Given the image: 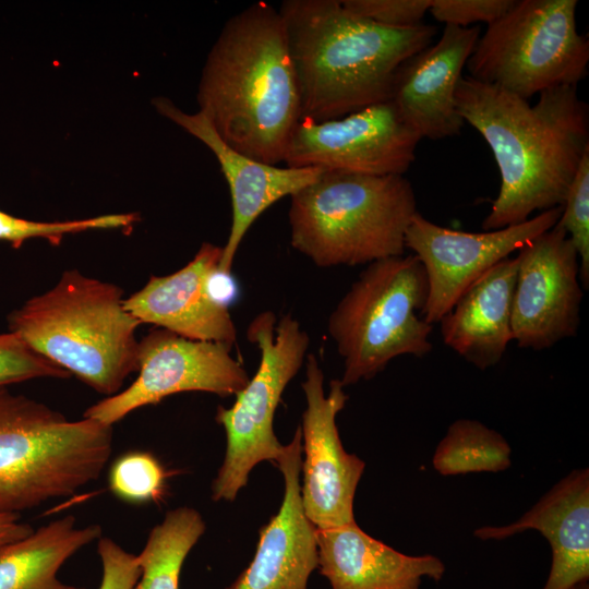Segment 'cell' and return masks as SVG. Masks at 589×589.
Returning a JSON list of instances; mask_svg holds the SVG:
<instances>
[{"label":"cell","instance_id":"cell-16","mask_svg":"<svg viewBox=\"0 0 589 589\" xmlns=\"http://www.w3.org/2000/svg\"><path fill=\"white\" fill-rule=\"evenodd\" d=\"M479 37V26L445 25L436 44L397 70L390 100L421 139L456 136L465 125L456 109L455 92Z\"/></svg>","mask_w":589,"mask_h":589},{"label":"cell","instance_id":"cell-19","mask_svg":"<svg viewBox=\"0 0 589 589\" xmlns=\"http://www.w3.org/2000/svg\"><path fill=\"white\" fill-rule=\"evenodd\" d=\"M539 531L552 552L542 589H570L589 579V471L573 470L520 519L507 526H485L481 540H503L526 530Z\"/></svg>","mask_w":589,"mask_h":589},{"label":"cell","instance_id":"cell-7","mask_svg":"<svg viewBox=\"0 0 589 589\" xmlns=\"http://www.w3.org/2000/svg\"><path fill=\"white\" fill-rule=\"evenodd\" d=\"M426 299V275L416 255L366 265L327 322L344 360V387L374 377L399 356L431 352L433 325L423 318Z\"/></svg>","mask_w":589,"mask_h":589},{"label":"cell","instance_id":"cell-32","mask_svg":"<svg viewBox=\"0 0 589 589\" xmlns=\"http://www.w3.org/2000/svg\"><path fill=\"white\" fill-rule=\"evenodd\" d=\"M33 530L32 526L21 521L20 514L0 512V549L28 536Z\"/></svg>","mask_w":589,"mask_h":589},{"label":"cell","instance_id":"cell-12","mask_svg":"<svg viewBox=\"0 0 589 589\" xmlns=\"http://www.w3.org/2000/svg\"><path fill=\"white\" fill-rule=\"evenodd\" d=\"M562 212L563 206H556L521 224L482 232L442 227L418 212L407 229L405 245L426 275L425 322L438 323L466 289L513 252L553 228Z\"/></svg>","mask_w":589,"mask_h":589},{"label":"cell","instance_id":"cell-8","mask_svg":"<svg viewBox=\"0 0 589 589\" xmlns=\"http://www.w3.org/2000/svg\"><path fill=\"white\" fill-rule=\"evenodd\" d=\"M577 0H519L480 35L470 77L529 100L588 74L589 40L577 31Z\"/></svg>","mask_w":589,"mask_h":589},{"label":"cell","instance_id":"cell-9","mask_svg":"<svg viewBox=\"0 0 589 589\" xmlns=\"http://www.w3.org/2000/svg\"><path fill=\"white\" fill-rule=\"evenodd\" d=\"M247 338L261 353L259 369L236 396L230 408L219 406L215 420L226 433L224 461L212 484L214 501H233L260 462H277L284 453L273 430L275 411L288 383L303 364L309 335L290 314L277 320L272 311L259 313Z\"/></svg>","mask_w":589,"mask_h":589},{"label":"cell","instance_id":"cell-26","mask_svg":"<svg viewBox=\"0 0 589 589\" xmlns=\"http://www.w3.org/2000/svg\"><path fill=\"white\" fill-rule=\"evenodd\" d=\"M137 220L136 214H110L93 218L68 221H33L19 218L0 211V241H5L14 249L32 238H44L58 245L65 235L89 229H115L131 227Z\"/></svg>","mask_w":589,"mask_h":589},{"label":"cell","instance_id":"cell-1","mask_svg":"<svg viewBox=\"0 0 589 589\" xmlns=\"http://www.w3.org/2000/svg\"><path fill=\"white\" fill-rule=\"evenodd\" d=\"M456 109L485 140L501 176V188L484 231L518 225L534 212L562 206L589 152V111L577 86L546 89L531 105L468 75L455 92Z\"/></svg>","mask_w":589,"mask_h":589},{"label":"cell","instance_id":"cell-20","mask_svg":"<svg viewBox=\"0 0 589 589\" xmlns=\"http://www.w3.org/2000/svg\"><path fill=\"white\" fill-rule=\"evenodd\" d=\"M317 568L332 589H420L443 578L434 555H407L365 533L356 521L316 529Z\"/></svg>","mask_w":589,"mask_h":589},{"label":"cell","instance_id":"cell-13","mask_svg":"<svg viewBox=\"0 0 589 589\" xmlns=\"http://www.w3.org/2000/svg\"><path fill=\"white\" fill-rule=\"evenodd\" d=\"M323 385L322 368L310 353L302 383L306 408L300 426L304 452L300 492L305 516L320 530L356 521L353 500L365 467L362 459L345 450L339 437L336 417L348 399L342 384L333 380L328 395Z\"/></svg>","mask_w":589,"mask_h":589},{"label":"cell","instance_id":"cell-21","mask_svg":"<svg viewBox=\"0 0 589 589\" xmlns=\"http://www.w3.org/2000/svg\"><path fill=\"white\" fill-rule=\"evenodd\" d=\"M517 267V256L497 263L438 322L443 342L480 370L496 365L513 340Z\"/></svg>","mask_w":589,"mask_h":589},{"label":"cell","instance_id":"cell-6","mask_svg":"<svg viewBox=\"0 0 589 589\" xmlns=\"http://www.w3.org/2000/svg\"><path fill=\"white\" fill-rule=\"evenodd\" d=\"M112 450V426L61 412L0 387V512L68 496L98 479Z\"/></svg>","mask_w":589,"mask_h":589},{"label":"cell","instance_id":"cell-24","mask_svg":"<svg viewBox=\"0 0 589 589\" xmlns=\"http://www.w3.org/2000/svg\"><path fill=\"white\" fill-rule=\"evenodd\" d=\"M432 462L443 476L498 472L510 466V447L498 432L483 423L459 419L438 443Z\"/></svg>","mask_w":589,"mask_h":589},{"label":"cell","instance_id":"cell-31","mask_svg":"<svg viewBox=\"0 0 589 589\" xmlns=\"http://www.w3.org/2000/svg\"><path fill=\"white\" fill-rule=\"evenodd\" d=\"M97 552L103 567L98 589H133L141 576L137 556L105 537L98 539Z\"/></svg>","mask_w":589,"mask_h":589},{"label":"cell","instance_id":"cell-28","mask_svg":"<svg viewBox=\"0 0 589 589\" xmlns=\"http://www.w3.org/2000/svg\"><path fill=\"white\" fill-rule=\"evenodd\" d=\"M70 374L29 348L15 334L0 333V387L39 377Z\"/></svg>","mask_w":589,"mask_h":589},{"label":"cell","instance_id":"cell-4","mask_svg":"<svg viewBox=\"0 0 589 589\" xmlns=\"http://www.w3.org/2000/svg\"><path fill=\"white\" fill-rule=\"evenodd\" d=\"M140 325L120 287L77 269L65 271L51 289L8 315L9 332L107 396L139 369Z\"/></svg>","mask_w":589,"mask_h":589},{"label":"cell","instance_id":"cell-18","mask_svg":"<svg viewBox=\"0 0 589 589\" xmlns=\"http://www.w3.org/2000/svg\"><path fill=\"white\" fill-rule=\"evenodd\" d=\"M301 429L297 428L276 465L284 477L278 513L260 530L255 555L227 589H308L317 568L316 528L304 514L300 472Z\"/></svg>","mask_w":589,"mask_h":589},{"label":"cell","instance_id":"cell-5","mask_svg":"<svg viewBox=\"0 0 589 589\" xmlns=\"http://www.w3.org/2000/svg\"><path fill=\"white\" fill-rule=\"evenodd\" d=\"M290 197L291 245L318 267L404 255L406 232L418 213L404 175L323 171Z\"/></svg>","mask_w":589,"mask_h":589},{"label":"cell","instance_id":"cell-2","mask_svg":"<svg viewBox=\"0 0 589 589\" xmlns=\"http://www.w3.org/2000/svg\"><path fill=\"white\" fill-rule=\"evenodd\" d=\"M197 101L230 147L264 164L284 161L301 100L278 10L259 1L225 23L204 64Z\"/></svg>","mask_w":589,"mask_h":589},{"label":"cell","instance_id":"cell-30","mask_svg":"<svg viewBox=\"0 0 589 589\" xmlns=\"http://www.w3.org/2000/svg\"><path fill=\"white\" fill-rule=\"evenodd\" d=\"M516 0H432L429 12L445 25L469 27L483 22L488 25L504 15Z\"/></svg>","mask_w":589,"mask_h":589},{"label":"cell","instance_id":"cell-22","mask_svg":"<svg viewBox=\"0 0 589 589\" xmlns=\"http://www.w3.org/2000/svg\"><path fill=\"white\" fill-rule=\"evenodd\" d=\"M101 537L99 525L77 526L72 515L56 519L0 549V589H85L58 578L61 566Z\"/></svg>","mask_w":589,"mask_h":589},{"label":"cell","instance_id":"cell-27","mask_svg":"<svg viewBox=\"0 0 589 589\" xmlns=\"http://www.w3.org/2000/svg\"><path fill=\"white\" fill-rule=\"evenodd\" d=\"M556 226L570 239L579 259V279L589 286V152L582 157L568 187Z\"/></svg>","mask_w":589,"mask_h":589},{"label":"cell","instance_id":"cell-14","mask_svg":"<svg viewBox=\"0 0 589 589\" xmlns=\"http://www.w3.org/2000/svg\"><path fill=\"white\" fill-rule=\"evenodd\" d=\"M512 329L520 348L544 350L577 334L584 298L579 259L558 226L518 250Z\"/></svg>","mask_w":589,"mask_h":589},{"label":"cell","instance_id":"cell-11","mask_svg":"<svg viewBox=\"0 0 589 589\" xmlns=\"http://www.w3.org/2000/svg\"><path fill=\"white\" fill-rule=\"evenodd\" d=\"M420 140L387 100L337 119H301L284 163L330 172L404 175L416 159Z\"/></svg>","mask_w":589,"mask_h":589},{"label":"cell","instance_id":"cell-23","mask_svg":"<svg viewBox=\"0 0 589 589\" xmlns=\"http://www.w3.org/2000/svg\"><path fill=\"white\" fill-rule=\"evenodd\" d=\"M204 531V520L194 508L169 510L136 555L141 576L133 589H179L182 565Z\"/></svg>","mask_w":589,"mask_h":589},{"label":"cell","instance_id":"cell-17","mask_svg":"<svg viewBox=\"0 0 589 589\" xmlns=\"http://www.w3.org/2000/svg\"><path fill=\"white\" fill-rule=\"evenodd\" d=\"M221 255V247L204 242L185 266L170 275L152 276L142 289L124 299L125 309L141 324L232 349L237 329L228 306L216 302L207 288Z\"/></svg>","mask_w":589,"mask_h":589},{"label":"cell","instance_id":"cell-29","mask_svg":"<svg viewBox=\"0 0 589 589\" xmlns=\"http://www.w3.org/2000/svg\"><path fill=\"white\" fill-rule=\"evenodd\" d=\"M432 0H342L350 13L382 26L404 28L422 23Z\"/></svg>","mask_w":589,"mask_h":589},{"label":"cell","instance_id":"cell-15","mask_svg":"<svg viewBox=\"0 0 589 589\" xmlns=\"http://www.w3.org/2000/svg\"><path fill=\"white\" fill-rule=\"evenodd\" d=\"M155 106L164 117L202 141L218 160L229 187L232 216L217 272L231 274L239 245L256 218L277 201L315 181L323 170L257 161L230 147L202 112L187 113L166 98L155 100Z\"/></svg>","mask_w":589,"mask_h":589},{"label":"cell","instance_id":"cell-10","mask_svg":"<svg viewBox=\"0 0 589 589\" xmlns=\"http://www.w3.org/2000/svg\"><path fill=\"white\" fill-rule=\"evenodd\" d=\"M139 375L125 389L88 407L84 418L112 426L130 412L182 392L237 395L249 375L226 345L154 328L139 340Z\"/></svg>","mask_w":589,"mask_h":589},{"label":"cell","instance_id":"cell-33","mask_svg":"<svg viewBox=\"0 0 589 589\" xmlns=\"http://www.w3.org/2000/svg\"><path fill=\"white\" fill-rule=\"evenodd\" d=\"M570 589H589L588 581L577 584L576 586L572 587Z\"/></svg>","mask_w":589,"mask_h":589},{"label":"cell","instance_id":"cell-25","mask_svg":"<svg viewBox=\"0 0 589 589\" xmlns=\"http://www.w3.org/2000/svg\"><path fill=\"white\" fill-rule=\"evenodd\" d=\"M166 471L147 452H129L110 466L108 485L120 500L143 504L157 502L165 493Z\"/></svg>","mask_w":589,"mask_h":589},{"label":"cell","instance_id":"cell-3","mask_svg":"<svg viewBox=\"0 0 589 589\" xmlns=\"http://www.w3.org/2000/svg\"><path fill=\"white\" fill-rule=\"evenodd\" d=\"M296 72L301 119L325 121L390 100L399 67L432 44L436 27L378 25L338 0H286L278 10Z\"/></svg>","mask_w":589,"mask_h":589}]
</instances>
